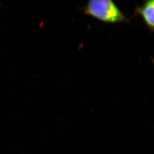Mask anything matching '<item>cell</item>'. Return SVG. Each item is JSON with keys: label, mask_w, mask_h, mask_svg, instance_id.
Here are the masks:
<instances>
[{"label": "cell", "mask_w": 154, "mask_h": 154, "mask_svg": "<svg viewBox=\"0 0 154 154\" xmlns=\"http://www.w3.org/2000/svg\"><path fill=\"white\" fill-rule=\"evenodd\" d=\"M137 12L150 31L154 32V0H149L137 9Z\"/></svg>", "instance_id": "cell-2"}, {"label": "cell", "mask_w": 154, "mask_h": 154, "mask_svg": "<svg viewBox=\"0 0 154 154\" xmlns=\"http://www.w3.org/2000/svg\"><path fill=\"white\" fill-rule=\"evenodd\" d=\"M2 6H3V4L0 2V8H1L2 7Z\"/></svg>", "instance_id": "cell-3"}, {"label": "cell", "mask_w": 154, "mask_h": 154, "mask_svg": "<svg viewBox=\"0 0 154 154\" xmlns=\"http://www.w3.org/2000/svg\"><path fill=\"white\" fill-rule=\"evenodd\" d=\"M83 10L86 15L106 23H120L128 20L115 3L111 0L89 1Z\"/></svg>", "instance_id": "cell-1"}]
</instances>
